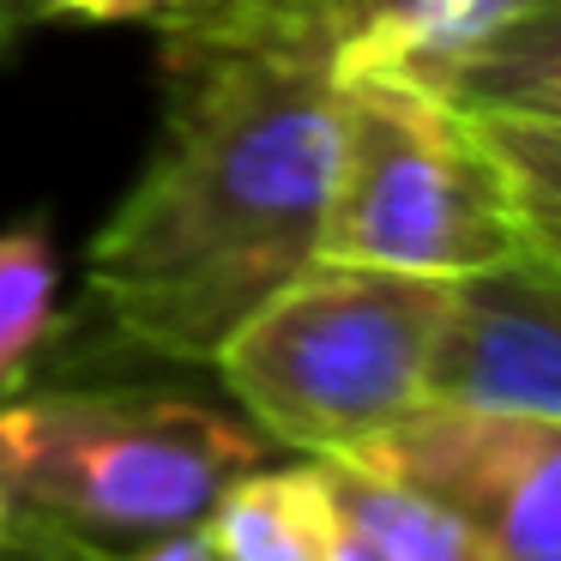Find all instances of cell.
Instances as JSON below:
<instances>
[{"label": "cell", "mask_w": 561, "mask_h": 561, "mask_svg": "<svg viewBox=\"0 0 561 561\" xmlns=\"http://www.w3.org/2000/svg\"><path fill=\"white\" fill-rule=\"evenodd\" d=\"M7 43H19V31H13V0H0V49Z\"/></svg>", "instance_id": "cell-15"}, {"label": "cell", "mask_w": 561, "mask_h": 561, "mask_svg": "<svg viewBox=\"0 0 561 561\" xmlns=\"http://www.w3.org/2000/svg\"><path fill=\"white\" fill-rule=\"evenodd\" d=\"M272 453L248 416L170 392L61 387L0 404V495L103 543L194 531Z\"/></svg>", "instance_id": "cell-3"}, {"label": "cell", "mask_w": 561, "mask_h": 561, "mask_svg": "<svg viewBox=\"0 0 561 561\" xmlns=\"http://www.w3.org/2000/svg\"><path fill=\"white\" fill-rule=\"evenodd\" d=\"M453 278L314 260L211 356L242 416L296 459H344L428 399Z\"/></svg>", "instance_id": "cell-2"}, {"label": "cell", "mask_w": 561, "mask_h": 561, "mask_svg": "<svg viewBox=\"0 0 561 561\" xmlns=\"http://www.w3.org/2000/svg\"><path fill=\"white\" fill-rule=\"evenodd\" d=\"M163 127L91 236L85 278L127 344L211 363L236 327L320 260L339 79L314 49L224 13L158 19Z\"/></svg>", "instance_id": "cell-1"}, {"label": "cell", "mask_w": 561, "mask_h": 561, "mask_svg": "<svg viewBox=\"0 0 561 561\" xmlns=\"http://www.w3.org/2000/svg\"><path fill=\"white\" fill-rule=\"evenodd\" d=\"M7 513H13V501L0 495V543H7Z\"/></svg>", "instance_id": "cell-16"}, {"label": "cell", "mask_w": 561, "mask_h": 561, "mask_svg": "<svg viewBox=\"0 0 561 561\" xmlns=\"http://www.w3.org/2000/svg\"><path fill=\"white\" fill-rule=\"evenodd\" d=\"M206 0H13V31L25 37L31 25H122V19H170Z\"/></svg>", "instance_id": "cell-13"}, {"label": "cell", "mask_w": 561, "mask_h": 561, "mask_svg": "<svg viewBox=\"0 0 561 561\" xmlns=\"http://www.w3.org/2000/svg\"><path fill=\"white\" fill-rule=\"evenodd\" d=\"M465 115H543L561 122V0L501 19L489 37L423 79Z\"/></svg>", "instance_id": "cell-9"}, {"label": "cell", "mask_w": 561, "mask_h": 561, "mask_svg": "<svg viewBox=\"0 0 561 561\" xmlns=\"http://www.w3.org/2000/svg\"><path fill=\"white\" fill-rule=\"evenodd\" d=\"M194 531L206 537L211 561H327L339 537L327 459L242 471Z\"/></svg>", "instance_id": "cell-8"}, {"label": "cell", "mask_w": 561, "mask_h": 561, "mask_svg": "<svg viewBox=\"0 0 561 561\" xmlns=\"http://www.w3.org/2000/svg\"><path fill=\"white\" fill-rule=\"evenodd\" d=\"M507 187L519 254L561 272V122L543 115H471Z\"/></svg>", "instance_id": "cell-11"}, {"label": "cell", "mask_w": 561, "mask_h": 561, "mask_svg": "<svg viewBox=\"0 0 561 561\" xmlns=\"http://www.w3.org/2000/svg\"><path fill=\"white\" fill-rule=\"evenodd\" d=\"M55 290H61V266H55L49 224H0V392H13L49 351Z\"/></svg>", "instance_id": "cell-12"}, {"label": "cell", "mask_w": 561, "mask_h": 561, "mask_svg": "<svg viewBox=\"0 0 561 561\" xmlns=\"http://www.w3.org/2000/svg\"><path fill=\"white\" fill-rule=\"evenodd\" d=\"M339 465L423 489L501 561H561V423L423 399Z\"/></svg>", "instance_id": "cell-5"}, {"label": "cell", "mask_w": 561, "mask_h": 561, "mask_svg": "<svg viewBox=\"0 0 561 561\" xmlns=\"http://www.w3.org/2000/svg\"><path fill=\"white\" fill-rule=\"evenodd\" d=\"M428 399L561 423V272L513 254L453 278Z\"/></svg>", "instance_id": "cell-6"}, {"label": "cell", "mask_w": 561, "mask_h": 561, "mask_svg": "<svg viewBox=\"0 0 561 561\" xmlns=\"http://www.w3.org/2000/svg\"><path fill=\"white\" fill-rule=\"evenodd\" d=\"M513 254L507 187L471 115L392 73L339 79L320 260L471 278Z\"/></svg>", "instance_id": "cell-4"}, {"label": "cell", "mask_w": 561, "mask_h": 561, "mask_svg": "<svg viewBox=\"0 0 561 561\" xmlns=\"http://www.w3.org/2000/svg\"><path fill=\"white\" fill-rule=\"evenodd\" d=\"M339 537L327 561H501L453 507L428 501L423 489L368 477L356 465L327 459Z\"/></svg>", "instance_id": "cell-10"}, {"label": "cell", "mask_w": 561, "mask_h": 561, "mask_svg": "<svg viewBox=\"0 0 561 561\" xmlns=\"http://www.w3.org/2000/svg\"><path fill=\"white\" fill-rule=\"evenodd\" d=\"M127 561H211V549H206V537H199V531H170V537L139 543Z\"/></svg>", "instance_id": "cell-14"}, {"label": "cell", "mask_w": 561, "mask_h": 561, "mask_svg": "<svg viewBox=\"0 0 561 561\" xmlns=\"http://www.w3.org/2000/svg\"><path fill=\"white\" fill-rule=\"evenodd\" d=\"M224 13L314 49L332 79L392 73L423 85L501 19L537 0H218Z\"/></svg>", "instance_id": "cell-7"}]
</instances>
